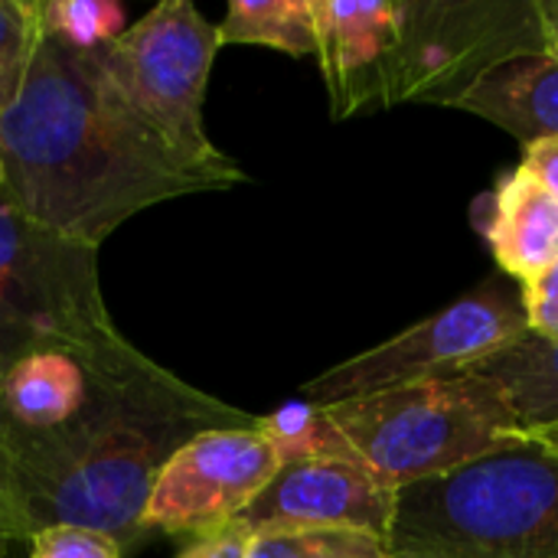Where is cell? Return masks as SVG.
<instances>
[{
  "instance_id": "10",
  "label": "cell",
  "mask_w": 558,
  "mask_h": 558,
  "mask_svg": "<svg viewBox=\"0 0 558 558\" xmlns=\"http://www.w3.org/2000/svg\"><path fill=\"white\" fill-rule=\"evenodd\" d=\"M399 490L356 461L288 464L235 520L245 530H356L389 543Z\"/></svg>"
},
{
  "instance_id": "2",
  "label": "cell",
  "mask_w": 558,
  "mask_h": 558,
  "mask_svg": "<svg viewBox=\"0 0 558 558\" xmlns=\"http://www.w3.org/2000/svg\"><path fill=\"white\" fill-rule=\"evenodd\" d=\"M92 369L78 418L52 441L13 461L29 536L43 526H85L141 546V513L154 477L177 448L213 428L252 425L255 415L183 383L137 347Z\"/></svg>"
},
{
  "instance_id": "13",
  "label": "cell",
  "mask_w": 558,
  "mask_h": 558,
  "mask_svg": "<svg viewBox=\"0 0 558 558\" xmlns=\"http://www.w3.org/2000/svg\"><path fill=\"white\" fill-rule=\"evenodd\" d=\"M510 131L523 147L558 137V56L526 52L507 59L445 101Z\"/></svg>"
},
{
  "instance_id": "4",
  "label": "cell",
  "mask_w": 558,
  "mask_h": 558,
  "mask_svg": "<svg viewBox=\"0 0 558 558\" xmlns=\"http://www.w3.org/2000/svg\"><path fill=\"white\" fill-rule=\"evenodd\" d=\"M353 458L392 490L448 477L526 445L504 399L477 376L425 379L324 405Z\"/></svg>"
},
{
  "instance_id": "17",
  "label": "cell",
  "mask_w": 558,
  "mask_h": 558,
  "mask_svg": "<svg viewBox=\"0 0 558 558\" xmlns=\"http://www.w3.org/2000/svg\"><path fill=\"white\" fill-rule=\"evenodd\" d=\"M255 428L271 441L281 468L304 461H356L330 412L304 399L288 402L268 415H255Z\"/></svg>"
},
{
  "instance_id": "9",
  "label": "cell",
  "mask_w": 558,
  "mask_h": 558,
  "mask_svg": "<svg viewBox=\"0 0 558 558\" xmlns=\"http://www.w3.org/2000/svg\"><path fill=\"white\" fill-rule=\"evenodd\" d=\"M278 471L281 461L255 422L203 432L177 448L154 477L141 533L206 539L232 526Z\"/></svg>"
},
{
  "instance_id": "28",
  "label": "cell",
  "mask_w": 558,
  "mask_h": 558,
  "mask_svg": "<svg viewBox=\"0 0 558 558\" xmlns=\"http://www.w3.org/2000/svg\"><path fill=\"white\" fill-rule=\"evenodd\" d=\"M0 183H3V180H0Z\"/></svg>"
},
{
  "instance_id": "6",
  "label": "cell",
  "mask_w": 558,
  "mask_h": 558,
  "mask_svg": "<svg viewBox=\"0 0 558 558\" xmlns=\"http://www.w3.org/2000/svg\"><path fill=\"white\" fill-rule=\"evenodd\" d=\"M219 26L190 0H163L131 23L98 65L121 101L193 170L229 190L245 183V170L213 144L203 105L213 62L219 56Z\"/></svg>"
},
{
  "instance_id": "18",
  "label": "cell",
  "mask_w": 558,
  "mask_h": 558,
  "mask_svg": "<svg viewBox=\"0 0 558 558\" xmlns=\"http://www.w3.org/2000/svg\"><path fill=\"white\" fill-rule=\"evenodd\" d=\"M39 26L43 36L69 49L101 52L131 23L128 10L114 0H39Z\"/></svg>"
},
{
  "instance_id": "3",
  "label": "cell",
  "mask_w": 558,
  "mask_h": 558,
  "mask_svg": "<svg viewBox=\"0 0 558 558\" xmlns=\"http://www.w3.org/2000/svg\"><path fill=\"white\" fill-rule=\"evenodd\" d=\"M392 558H558V461L533 445L399 490Z\"/></svg>"
},
{
  "instance_id": "24",
  "label": "cell",
  "mask_w": 558,
  "mask_h": 558,
  "mask_svg": "<svg viewBox=\"0 0 558 558\" xmlns=\"http://www.w3.org/2000/svg\"><path fill=\"white\" fill-rule=\"evenodd\" d=\"M248 546H252V530L232 523L206 539L190 543V549H183L177 558H248Z\"/></svg>"
},
{
  "instance_id": "19",
  "label": "cell",
  "mask_w": 558,
  "mask_h": 558,
  "mask_svg": "<svg viewBox=\"0 0 558 558\" xmlns=\"http://www.w3.org/2000/svg\"><path fill=\"white\" fill-rule=\"evenodd\" d=\"M248 558H392L389 543L356 530H265Z\"/></svg>"
},
{
  "instance_id": "26",
  "label": "cell",
  "mask_w": 558,
  "mask_h": 558,
  "mask_svg": "<svg viewBox=\"0 0 558 558\" xmlns=\"http://www.w3.org/2000/svg\"><path fill=\"white\" fill-rule=\"evenodd\" d=\"M526 445L539 448L543 454H549L553 461H558V422H546V425L526 428Z\"/></svg>"
},
{
  "instance_id": "7",
  "label": "cell",
  "mask_w": 558,
  "mask_h": 558,
  "mask_svg": "<svg viewBox=\"0 0 558 558\" xmlns=\"http://www.w3.org/2000/svg\"><path fill=\"white\" fill-rule=\"evenodd\" d=\"M530 333L523 301L500 284L471 291L409 330L330 366L301 386V399L333 405L425 379L461 376L487 356L520 343Z\"/></svg>"
},
{
  "instance_id": "27",
  "label": "cell",
  "mask_w": 558,
  "mask_h": 558,
  "mask_svg": "<svg viewBox=\"0 0 558 558\" xmlns=\"http://www.w3.org/2000/svg\"><path fill=\"white\" fill-rule=\"evenodd\" d=\"M543 7V29H546V46L558 56V0H539Z\"/></svg>"
},
{
  "instance_id": "23",
  "label": "cell",
  "mask_w": 558,
  "mask_h": 558,
  "mask_svg": "<svg viewBox=\"0 0 558 558\" xmlns=\"http://www.w3.org/2000/svg\"><path fill=\"white\" fill-rule=\"evenodd\" d=\"M0 376H3V363H0ZM26 543H29V523L20 504L13 464L0 445V558H13V553Z\"/></svg>"
},
{
  "instance_id": "22",
  "label": "cell",
  "mask_w": 558,
  "mask_h": 558,
  "mask_svg": "<svg viewBox=\"0 0 558 558\" xmlns=\"http://www.w3.org/2000/svg\"><path fill=\"white\" fill-rule=\"evenodd\" d=\"M520 301H523L530 337L558 343V262L523 284Z\"/></svg>"
},
{
  "instance_id": "25",
  "label": "cell",
  "mask_w": 558,
  "mask_h": 558,
  "mask_svg": "<svg viewBox=\"0 0 558 558\" xmlns=\"http://www.w3.org/2000/svg\"><path fill=\"white\" fill-rule=\"evenodd\" d=\"M553 196L558 199V137L549 141H536L523 147V163Z\"/></svg>"
},
{
  "instance_id": "16",
  "label": "cell",
  "mask_w": 558,
  "mask_h": 558,
  "mask_svg": "<svg viewBox=\"0 0 558 558\" xmlns=\"http://www.w3.org/2000/svg\"><path fill=\"white\" fill-rule=\"evenodd\" d=\"M216 26L222 46H271L294 59L317 52L314 0H232Z\"/></svg>"
},
{
  "instance_id": "1",
  "label": "cell",
  "mask_w": 558,
  "mask_h": 558,
  "mask_svg": "<svg viewBox=\"0 0 558 558\" xmlns=\"http://www.w3.org/2000/svg\"><path fill=\"white\" fill-rule=\"evenodd\" d=\"M0 180L13 209L95 248L157 203L219 190L121 101L98 52L49 36L0 118Z\"/></svg>"
},
{
  "instance_id": "8",
  "label": "cell",
  "mask_w": 558,
  "mask_h": 558,
  "mask_svg": "<svg viewBox=\"0 0 558 558\" xmlns=\"http://www.w3.org/2000/svg\"><path fill=\"white\" fill-rule=\"evenodd\" d=\"M549 52L543 7L533 3H412L405 0V33L392 72V105H445L487 69Z\"/></svg>"
},
{
  "instance_id": "20",
  "label": "cell",
  "mask_w": 558,
  "mask_h": 558,
  "mask_svg": "<svg viewBox=\"0 0 558 558\" xmlns=\"http://www.w3.org/2000/svg\"><path fill=\"white\" fill-rule=\"evenodd\" d=\"M39 43V0H0V118L20 98Z\"/></svg>"
},
{
  "instance_id": "15",
  "label": "cell",
  "mask_w": 558,
  "mask_h": 558,
  "mask_svg": "<svg viewBox=\"0 0 558 558\" xmlns=\"http://www.w3.org/2000/svg\"><path fill=\"white\" fill-rule=\"evenodd\" d=\"M468 373L504 399L523 432L558 422V343L526 333L520 343L487 356Z\"/></svg>"
},
{
  "instance_id": "11",
  "label": "cell",
  "mask_w": 558,
  "mask_h": 558,
  "mask_svg": "<svg viewBox=\"0 0 558 558\" xmlns=\"http://www.w3.org/2000/svg\"><path fill=\"white\" fill-rule=\"evenodd\" d=\"M314 29L330 114L340 121L389 108L405 0H314Z\"/></svg>"
},
{
  "instance_id": "12",
  "label": "cell",
  "mask_w": 558,
  "mask_h": 558,
  "mask_svg": "<svg viewBox=\"0 0 558 558\" xmlns=\"http://www.w3.org/2000/svg\"><path fill=\"white\" fill-rule=\"evenodd\" d=\"M92 369L72 353L43 350L13 360L0 376V445L10 458L59 438L85 409Z\"/></svg>"
},
{
  "instance_id": "21",
  "label": "cell",
  "mask_w": 558,
  "mask_h": 558,
  "mask_svg": "<svg viewBox=\"0 0 558 558\" xmlns=\"http://www.w3.org/2000/svg\"><path fill=\"white\" fill-rule=\"evenodd\" d=\"M26 546V558H124V546L114 536L65 523L36 530Z\"/></svg>"
},
{
  "instance_id": "14",
  "label": "cell",
  "mask_w": 558,
  "mask_h": 558,
  "mask_svg": "<svg viewBox=\"0 0 558 558\" xmlns=\"http://www.w3.org/2000/svg\"><path fill=\"white\" fill-rule=\"evenodd\" d=\"M487 242L500 271L520 284L558 262V199L526 167L500 180L487 219Z\"/></svg>"
},
{
  "instance_id": "5",
  "label": "cell",
  "mask_w": 558,
  "mask_h": 558,
  "mask_svg": "<svg viewBox=\"0 0 558 558\" xmlns=\"http://www.w3.org/2000/svg\"><path fill=\"white\" fill-rule=\"evenodd\" d=\"M59 350L105 366L134 350L114 327L98 248L65 239L0 199V363Z\"/></svg>"
}]
</instances>
